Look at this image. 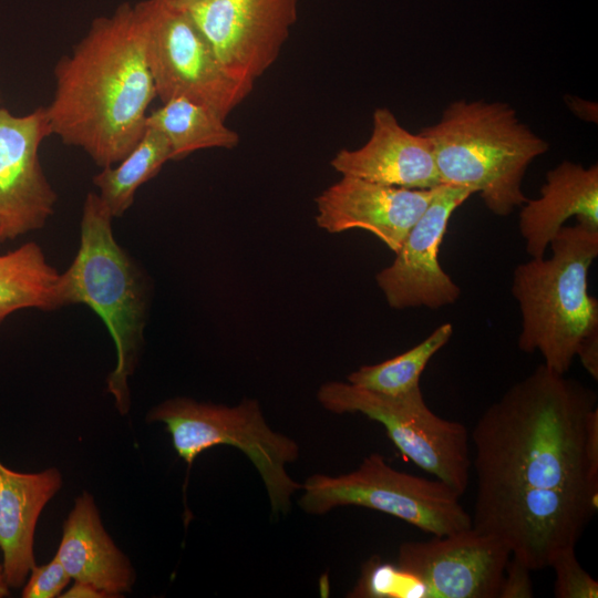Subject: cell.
Returning a JSON list of instances; mask_svg holds the SVG:
<instances>
[{
	"label": "cell",
	"mask_w": 598,
	"mask_h": 598,
	"mask_svg": "<svg viewBox=\"0 0 598 598\" xmlns=\"http://www.w3.org/2000/svg\"><path fill=\"white\" fill-rule=\"evenodd\" d=\"M114 217L96 193L82 207L80 244L69 268L60 274L61 306L82 303L103 321L116 350L107 391L122 414L130 410L128 378L144 344L150 309L146 274L116 241Z\"/></svg>",
	"instance_id": "cell-3"
},
{
	"label": "cell",
	"mask_w": 598,
	"mask_h": 598,
	"mask_svg": "<svg viewBox=\"0 0 598 598\" xmlns=\"http://www.w3.org/2000/svg\"><path fill=\"white\" fill-rule=\"evenodd\" d=\"M301 489L298 504L311 515H323L341 506H359L400 518L433 536L472 527V516L453 488L437 478L400 472L379 453L370 454L347 474L311 475Z\"/></svg>",
	"instance_id": "cell-7"
},
{
	"label": "cell",
	"mask_w": 598,
	"mask_h": 598,
	"mask_svg": "<svg viewBox=\"0 0 598 598\" xmlns=\"http://www.w3.org/2000/svg\"><path fill=\"white\" fill-rule=\"evenodd\" d=\"M508 548L473 527L400 545L396 564L419 578L427 598H497Z\"/></svg>",
	"instance_id": "cell-13"
},
{
	"label": "cell",
	"mask_w": 598,
	"mask_h": 598,
	"mask_svg": "<svg viewBox=\"0 0 598 598\" xmlns=\"http://www.w3.org/2000/svg\"><path fill=\"white\" fill-rule=\"evenodd\" d=\"M571 217L598 230V166L565 161L546 173L540 196L527 199L518 227L532 258L544 257L551 239Z\"/></svg>",
	"instance_id": "cell-16"
},
{
	"label": "cell",
	"mask_w": 598,
	"mask_h": 598,
	"mask_svg": "<svg viewBox=\"0 0 598 598\" xmlns=\"http://www.w3.org/2000/svg\"><path fill=\"white\" fill-rule=\"evenodd\" d=\"M530 569L517 558L508 559L497 598H532L534 586Z\"/></svg>",
	"instance_id": "cell-26"
},
{
	"label": "cell",
	"mask_w": 598,
	"mask_h": 598,
	"mask_svg": "<svg viewBox=\"0 0 598 598\" xmlns=\"http://www.w3.org/2000/svg\"><path fill=\"white\" fill-rule=\"evenodd\" d=\"M9 595V585L6 579L2 564H0V598Z\"/></svg>",
	"instance_id": "cell-30"
},
{
	"label": "cell",
	"mask_w": 598,
	"mask_h": 598,
	"mask_svg": "<svg viewBox=\"0 0 598 598\" xmlns=\"http://www.w3.org/2000/svg\"><path fill=\"white\" fill-rule=\"evenodd\" d=\"M172 161L165 135L146 126L135 146L115 165L103 167L93 177L97 195L114 218L121 217L134 203L137 189L155 177Z\"/></svg>",
	"instance_id": "cell-21"
},
{
	"label": "cell",
	"mask_w": 598,
	"mask_h": 598,
	"mask_svg": "<svg viewBox=\"0 0 598 598\" xmlns=\"http://www.w3.org/2000/svg\"><path fill=\"white\" fill-rule=\"evenodd\" d=\"M549 567L555 573L554 595L556 598L598 597V581L582 568L575 548L558 553Z\"/></svg>",
	"instance_id": "cell-24"
},
{
	"label": "cell",
	"mask_w": 598,
	"mask_h": 598,
	"mask_svg": "<svg viewBox=\"0 0 598 598\" xmlns=\"http://www.w3.org/2000/svg\"><path fill=\"white\" fill-rule=\"evenodd\" d=\"M45 107L13 115L0 106V245L42 229L58 195L40 162V146L51 136Z\"/></svg>",
	"instance_id": "cell-12"
},
{
	"label": "cell",
	"mask_w": 598,
	"mask_h": 598,
	"mask_svg": "<svg viewBox=\"0 0 598 598\" xmlns=\"http://www.w3.org/2000/svg\"><path fill=\"white\" fill-rule=\"evenodd\" d=\"M344 176L316 198V224L338 234L362 229L373 234L396 252L435 194Z\"/></svg>",
	"instance_id": "cell-14"
},
{
	"label": "cell",
	"mask_w": 598,
	"mask_h": 598,
	"mask_svg": "<svg viewBox=\"0 0 598 598\" xmlns=\"http://www.w3.org/2000/svg\"><path fill=\"white\" fill-rule=\"evenodd\" d=\"M575 99L578 105H580V107L570 102L571 110L575 111L584 120L594 121L595 118L596 121L597 115H594V104L590 102L579 100L577 97Z\"/></svg>",
	"instance_id": "cell-29"
},
{
	"label": "cell",
	"mask_w": 598,
	"mask_h": 598,
	"mask_svg": "<svg viewBox=\"0 0 598 598\" xmlns=\"http://www.w3.org/2000/svg\"><path fill=\"white\" fill-rule=\"evenodd\" d=\"M30 573L22 590V597L24 598H53L60 596L71 579L56 557L47 565L34 566Z\"/></svg>",
	"instance_id": "cell-25"
},
{
	"label": "cell",
	"mask_w": 598,
	"mask_h": 598,
	"mask_svg": "<svg viewBox=\"0 0 598 598\" xmlns=\"http://www.w3.org/2000/svg\"><path fill=\"white\" fill-rule=\"evenodd\" d=\"M576 355L594 380H598V328L586 334L579 342Z\"/></svg>",
	"instance_id": "cell-27"
},
{
	"label": "cell",
	"mask_w": 598,
	"mask_h": 598,
	"mask_svg": "<svg viewBox=\"0 0 598 598\" xmlns=\"http://www.w3.org/2000/svg\"><path fill=\"white\" fill-rule=\"evenodd\" d=\"M60 272L42 247L28 241L0 254V329L12 313L24 309H61Z\"/></svg>",
	"instance_id": "cell-19"
},
{
	"label": "cell",
	"mask_w": 598,
	"mask_h": 598,
	"mask_svg": "<svg viewBox=\"0 0 598 598\" xmlns=\"http://www.w3.org/2000/svg\"><path fill=\"white\" fill-rule=\"evenodd\" d=\"M54 79L45 107L52 135L81 148L101 168L118 163L142 137L156 97L140 3H122L93 20L58 61Z\"/></svg>",
	"instance_id": "cell-2"
},
{
	"label": "cell",
	"mask_w": 598,
	"mask_h": 598,
	"mask_svg": "<svg viewBox=\"0 0 598 598\" xmlns=\"http://www.w3.org/2000/svg\"><path fill=\"white\" fill-rule=\"evenodd\" d=\"M55 557L71 578L93 586L106 597L127 592L133 585L131 564L105 532L87 493L76 498L63 525Z\"/></svg>",
	"instance_id": "cell-18"
},
{
	"label": "cell",
	"mask_w": 598,
	"mask_h": 598,
	"mask_svg": "<svg viewBox=\"0 0 598 598\" xmlns=\"http://www.w3.org/2000/svg\"><path fill=\"white\" fill-rule=\"evenodd\" d=\"M317 400L329 412L360 413L379 422L405 457L461 496L466 491L472 468L468 432L464 424L432 412L420 386L390 395L329 381L319 388Z\"/></svg>",
	"instance_id": "cell-8"
},
{
	"label": "cell",
	"mask_w": 598,
	"mask_h": 598,
	"mask_svg": "<svg viewBox=\"0 0 598 598\" xmlns=\"http://www.w3.org/2000/svg\"><path fill=\"white\" fill-rule=\"evenodd\" d=\"M60 597L101 598V597H106V596L89 584L75 581V584L69 590H66L64 595H60Z\"/></svg>",
	"instance_id": "cell-28"
},
{
	"label": "cell",
	"mask_w": 598,
	"mask_h": 598,
	"mask_svg": "<svg viewBox=\"0 0 598 598\" xmlns=\"http://www.w3.org/2000/svg\"><path fill=\"white\" fill-rule=\"evenodd\" d=\"M472 442V527L530 570L576 548L598 508L597 393L540 364L483 412Z\"/></svg>",
	"instance_id": "cell-1"
},
{
	"label": "cell",
	"mask_w": 598,
	"mask_h": 598,
	"mask_svg": "<svg viewBox=\"0 0 598 598\" xmlns=\"http://www.w3.org/2000/svg\"><path fill=\"white\" fill-rule=\"evenodd\" d=\"M452 334V323H442L413 348L380 363L362 365L351 372L347 381L384 394L408 393L420 386V377L425 367Z\"/></svg>",
	"instance_id": "cell-22"
},
{
	"label": "cell",
	"mask_w": 598,
	"mask_h": 598,
	"mask_svg": "<svg viewBox=\"0 0 598 598\" xmlns=\"http://www.w3.org/2000/svg\"><path fill=\"white\" fill-rule=\"evenodd\" d=\"M138 3L156 96L163 103L185 97L227 118L255 84L235 78L224 68L185 9L163 0Z\"/></svg>",
	"instance_id": "cell-9"
},
{
	"label": "cell",
	"mask_w": 598,
	"mask_h": 598,
	"mask_svg": "<svg viewBox=\"0 0 598 598\" xmlns=\"http://www.w3.org/2000/svg\"><path fill=\"white\" fill-rule=\"evenodd\" d=\"M225 121L205 105L175 97L148 113L145 126L165 135L171 145L172 161H177L200 150L236 147L240 141L239 134Z\"/></svg>",
	"instance_id": "cell-20"
},
{
	"label": "cell",
	"mask_w": 598,
	"mask_h": 598,
	"mask_svg": "<svg viewBox=\"0 0 598 598\" xmlns=\"http://www.w3.org/2000/svg\"><path fill=\"white\" fill-rule=\"evenodd\" d=\"M420 133L432 143L442 184L478 193L502 217L527 200L522 189L526 169L548 150L503 102H452L437 123Z\"/></svg>",
	"instance_id": "cell-4"
},
{
	"label": "cell",
	"mask_w": 598,
	"mask_h": 598,
	"mask_svg": "<svg viewBox=\"0 0 598 598\" xmlns=\"http://www.w3.org/2000/svg\"><path fill=\"white\" fill-rule=\"evenodd\" d=\"M299 0H200L187 14L224 68L255 84L276 62L298 18Z\"/></svg>",
	"instance_id": "cell-10"
},
{
	"label": "cell",
	"mask_w": 598,
	"mask_h": 598,
	"mask_svg": "<svg viewBox=\"0 0 598 598\" xmlns=\"http://www.w3.org/2000/svg\"><path fill=\"white\" fill-rule=\"evenodd\" d=\"M352 598H427L426 586L396 563L371 557L348 594Z\"/></svg>",
	"instance_id": "cell-23"
},
{
	"label": "cell",
	"mask_w": 598,
	"mask_h": 598,
	"mask_svg": "<svg viewBox=\"0 0 598 598\" xmlns=\"http://www.w3.org/2000/svg\"><path fill=\"white\" fill-rule=\"evenodd\" d=\"M473 194L462 186L436 187L427 208L394 252L393 262L375 276L390 308L437 310L457 301L461 288L441 267L439 251L452 214Z\"/></svg>",
	"instance_id": "cell-11"
},
{
	"label": "cell",
	"mask_w": 598,
	"mask_h": 598,
	"mask_svg": "<svg viewBox=\"0 0 598 598\" xmlns=\"http://www.w3.org/2000/svg\"><path fill=\"white\" fill-rule=\"evenodd\" d=\"M147 421L165 424L174 450L188 467L217 445L243 452L258 471L275 515L287 514L292 495L302 487L286 471L298 460L299 445L269 426L256 399L229 406L177 396L153 408Z\"/></svg>",
	"instance_id": "cell-6"
},
{
	"label": "cell",
	"mask_w": 598,
	"mask_h": 598,
	"mask_svg": "<svg viewBox=\"0 0 598 598\" xmlns=\"http://www.w3.org/2000/svg\"><path fill=\"white\" fill-rule=\"evenodd\" d=\"M549 246L550 258H532L515 268L511 290L522 318L519 350L538 351L543 364L566 374L579 342L598 328V301L588 293L598 230L579 223L563 226Z\"/></svg>",
	"instance_id": "cell-5"
},
{
	"label": "cell",
	"mask_w": 598,
	"mask_h": 598,
	"mask_svg": "<svg viewBox=\"0 0 598 598\" xmlns=\"http://www.w3.org/2000/svg\"><path fill=\"white\" fill-rule=\"evenodd\" d=\"M62 484L56 468L20 473L0 461V549L9 587L22 586L35 566L33 539L38 518Z\"/></svg>",
	"instance_id": "cell-17"
},
{
	"label": "cell",
	"mask_w": 598,
	"mask_h": 598,
	"mask_svg": "<svg viewBox=\"0 0 598 598\" xmlns=\"http://www.w3.org/2000/svg\"><path fill=\"white\" fill-rule=\"evenodd\" d=\"M330 165L341 175L390 186L431 189L442 185L431 141L410 133L385 107L374 111L367 143L340 150Z\"/></svg>",
	"instance_id": "cell-15"
},
{
	"label": "cell",
	"mask_w": 598,
	"mask_h": 598,
	"mask_svg": "<svg viewBox=\"0 0 598 598\" xmlns=\"http://www.w3.org/2000/svg\"><path fill=\"white\" fill-rule=\"evenodd\" d=\"M167 4L176 8H186L195 2H198L200 0H163Z\"/></svg>",
	"instance_id": "cell-31"
}]
</instances>
